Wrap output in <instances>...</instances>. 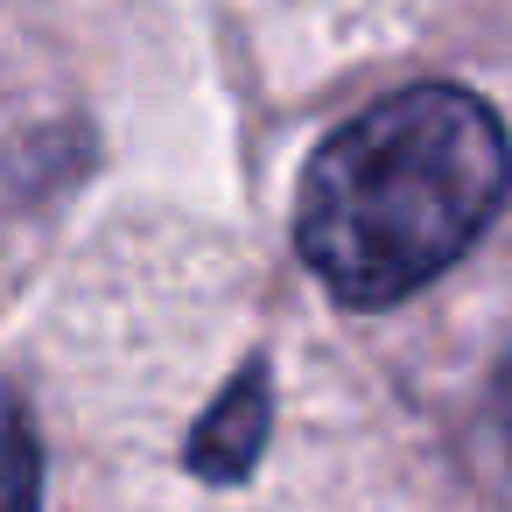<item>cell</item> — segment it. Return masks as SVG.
<instances>
[{
    "instance_id": "1",
    "label": "cell",
    "mask_w": 512,
    "mask_h": 512,
    "mask_svg": "<svg viewBox=\"0 0 512 512\" xmlns=\"http://www.w3.org/2000/svg\"><path fill=\"white\" fill-rule=\"evenodd\" d=\"M505 190V120L463 85H407L309 155L295 253L344 309H393L477 246Z\"/></svg>"
},
{
    "instance_id": "2",
    "label": "cell",
    "mask_w": 512,
    "mask_h": 512,
    "mask_svg": "<svg viewBox=\"0 0 512 512\" xmlns=\"http://www.w3.org/2000/svg\"><path fill=\"white\" fill-rule=\"evenodd\" d=\"M267 428H274V379H267V365L253 358L211 407H204V421L190 428V470L204 477V484H239V477H253V463H260V449H267Z\"/></svg>"
},
{
    "instance_id": "3",
    "label": "cell",
    "mask_w": 512,
    "mask_h": 512,
    "mask_svg": "<svg viewBox=\"0 0 512 512\" xmlns=\"http://www.w3.org/2000/svg\"><path fill=\"white\" fill-rule=\"evenodd\" d=\"M0 512H43V442L15 393H0Z\"/></svg>"
},
{
    "instance_id": "4",
    "label": "cell",
    "mask_w": 512,
    "mask_h": 512,
    "mask_svg": "<svg viewBox=\"0 0 512 512\" xmlns=\"http://www.w3.org/2000/svg\"><path fill=\"white\" fill-rule=\"evenodd\" d=\"M498 428H505V449H512V372L498 379Z\"/></svg>"
}]
</instances>
